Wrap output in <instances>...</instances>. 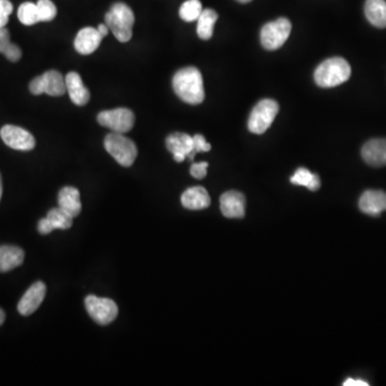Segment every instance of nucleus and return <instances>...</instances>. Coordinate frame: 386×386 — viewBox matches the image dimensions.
I'll use <instances>...</instances> for the list:
<instances>
[{"label":"nucleus","mask_w":386,"mask_h":386,"mask_svg":"<svg viewBox=\"0 0 386 386\" xmlns=\"http://www.w3.org/2000/svg\"><path fill=\"white\" fill-rule=\"evenodd\" d=\"M291 183L297 186H304L309 190L316 191L321 186V181L316 174L312 173L305 167H299L291 177Z\"/></svg>","instance_id":"5701e85b"},{"label":"nucleus","mask_w":386,"mask_h":386,"mask_svg":"<svg viewBox=\"0 0 386 386\" xmlns=\"http://www.w3.org/2000/svg\"><path fill=\"white\" fill-rule=\"evenodd\" d=\"M10 32L6 27L0 28V53H5L8 46L10 45Z\"/></svg>","instance_id":"473e14b6"},{"label":"nucleus","mask_w":386,"mask_h":386,"mask_svg":"<svg viewBox=\"0 0 386 386\" xmlns=\"http://www.w3.org/2000/svg\"><path fill=\"white\" fill-rule=\"evenodd\" d=\"M17 17H19V22L26 26H32V25L40 22L37 3H30V1L19 6Z\"/></svg>","instance_id":"393cba45"},{"label":"nucleus","mask_w":386,"mask_h":386,"mask_svg":"<svg viewBox=\"0 0 386 386\" xmlns=\"http://www.w3.org/2000/svg\"><path fill=\"white\" fill-rule=\"evenodd\" d=\"M104 148L121 165L129 167L138 157V148L131 139L123 133L112 132L104 139Z\"/></svg>","instance_id":"20e7f679"},{"label":"nucleus","mask_w":386,"mask_h":386,"mask_svg":"<svg viewBox=\"0 0 386 386\" xmlns=\"http://www.w3.org/2000/svg\"><path fill=\"white\" fill-rule=\"evenodd\" d=\"M37 7L40 22H51L57 15V8L51 0H39Z\"/></svg>","instance_id":"bb28decb"},{"label":"nucleus","mask_w":386,"mask_h":386,"mask_svg":"<svg viewBox=\"0 0 386 386\" xmlns=\"http://www.w3.org/2000/svg\"><path fill=\"white\" fill-rule=\"evenodd\" d=\"M193 139V150L192 157L194 158L199 152H207L212 150V145L206 142L205 138L202 134H196L192 136Z\"/></svg>","instance_id":"cd10ccee"},{"label":"nucleus","mask_w":386,"mask_h":386,"mask_svg":"<svg viewBox=\"0 0 386 386\" xmlns=\"http://www.w3.org/2000/svg\"><path fill=\"white\" fill-rule=\"evenodd\" d=\"M237 1L241 3H250V1H252V0H237Z\"/></svg>","instance_id":"58836bf2"},{"label":"nucleus","mask_w":386,"mask_h":386,"mask_svg":"<svg viewBox=\"0 0 386 386\" xmlns=\"http://www.w3.org/2000/svg\"><path fill=\"white\" fill-rule=\"evenodd\" d=\"M365 15L370 24L378 28L386 27V1L385 0H366Z\"/></svg>","instance_id":"412c9836"},{"label":"nucleus","mask_w":386,"mask_h":386,"mask_svg":"<svg viewBox=\"0 0 386 386\" xmlns=\"http://www.w3.org/2000/svg\"><path fill=\"white\" fill-rule=\"evenodd\" d=\"M181 204L187 210H204L210 205V196L205 188L200 186L192 187L183 193Z\"/></svg>","instance_id":"a211bd4d"},{"label":"nucleus","mask_w":386,"mask_h":386,"mask_svg":"<svg viewBox=\"0 0 386 386\" xmlns=\"http://www.w3.org/2000/svg\"><path fill=\"white\" fill-rule=\"evenodd\" d=\"M103 37L94 27H85L81 29L74 39V48L82 55H90L99 48Z\"/></svg>","instance_id":"4468645a"},{"label":"nucleus","mask_w":386,"mask_h":386,"mask_svg":"<svg viewBox=\"0 0 386 386\" xmlns=\"http://www.w3.org/2000/svg\"><path fill=\"white\" fill-rule=\"evenodd\" d=\"M172 83L174 92L183 102L196 105L204 101V83L198 68H183L175 73Z\"/></svg>","instance_id":"f257e3e1"},{"label":"nucleus","mask_w":386,"mask_h":386,"mask_svg":"<svg viewBox=\"0 0 386 386\" xmlns=\"http://www.w3.org/2000/svg\"><path fill=\"white\" fill-rule=\"evenodd\" d=\"M246 208V199L238 191H227L220 198V210L222 215L230 218H243Z\"/></svg>","instance_id":"f8f14e48"},{"label":"nucleus","mask_w":386,"mask_h":386,"mask_svg":"<svg viewBox=\"0 0 386 386\" xmlns=\"http://www.w3.org/2000/svg\"><path fill=\"white\" fill-rule=\"evenodd\" d=\"M207 162H199L191 165L190 174L194 179H203L207 174Z\"/></svg>","instance_id":"c756f323"},{"label":"nucleus","mask_w":386,"mask_h":386,"mask_svg":"<svg viewBox=\"0 0 386 386\" xmlns=\"http://www.w3.org/2000/svg\"><path fill=\"white\" fill-rule=\"evenodd\" d=\"M25 254L23 249L17 246L0 247V273H7L22 265Z\"/></svg>","instance_id":"6ab92c4d"},{"label":"nucleus","mask_w":386,"mask_h":386,"mask_svg":"<svg viewBox=\"0 0 386 386\" xmlns=\"http://www.w3.org/2000/svg\"><path fill=\"white\" fill-rule=\"evenodd\" d=\"M43 92L52 96H63L67 92L65 77L59 71L48 70L42 74Z\"/></svg>","instance_id":"aec40b11"},{"label":"nucleus","mask_w":386,"mask_h":386,"mask_svg":"<svg viewBox=\"0 0 386 386\" xmlns=\"http://www.w3.org/2000/svg\"><path fill=\"white\" fill-rule=\"evenodd\" d=\"M3 196V181H1V175H0V200Z\"/></svg>","instance_id":"4c0bfd02"},{"label":"nucleus","mask_w":386,"mask_h":386,"mask_svg":"<svg viewBox=\"0 0 386 386\" xmlns=\"http://www.w3.org/2000/svg\"><path fill=\"white\" fill-rule=\"evenodd\" d=\"M218 14L215 10H203L198 19V27L196 32L202 40H210L214 32V27L217 22Z\"/></svg>","instance_id":"4be33fe9"},{"label":"nucleus","mask_w":386,"mask_h":386,"mask_svg":"<svg viewBox=\"0 0 386 386\" xmlns=\"http://www.w3.org/2000/svg\"><path fill=\"white\" fill-rule=\"evenodd\" d=\"M292 30V24L285 17L264 25L261 30V43L268 51H275L287 41Z\"/></svg>","instance_id":"423d86ee"},{"label":"nucleus","mask_w":386,"mask_h":386,"mask_svg":"<svg viewBox=\"0 0 386 386\" xmlns=\"http://www.w3.org/2000/svg\"><path fill=\"white\" fill-rule=\"evenodd\" d=\"M0 136L3 139V143L12 150L28 152L34 150L36 146L34 135L17 125H3L0 130Z\"/></svg>","instance_id":"1a4fd4ad"},{"label":"nucleus","mask_w":386,"mask_h":386,"mask_svg":"<svg viewBox=\"0 0 386 386\" xmlns=\"http://www.w3.org/2000/svg\"><path fill=\"white\" fill-rule=\"evenodd\" d=\"M13 12V5L10 0H0V28L7 26L9 17Z\"/></svg>","instance_id":"c85d7f7f"},{"label":"nucleus","mask_w":386,"mask_h":386,"mask_svg":"<svg viewBox=\"0 0 386 386\" xmlns=\"http://www.w3.org/2000/svg\"><path fill=\"white\" fill-rule=\"evenodd\" d=\"M167 148L173 154L174 160L183 162L186 158L192 161L193 139L187 133L174 132L165 141Z\"/></svg>","instance_id":"9d476101"},{"label":"nucleus","mask_w":386,"mask_h":386,"mask_svg":"<svg viewBox=\"0 0 386 386\" xmlns=\"http://www.w3.org/2000/svg\"><path fill=\"white\" fill-rule=\"evenodd\" d=\"M134 13L128 5L116 3L105 14V24L121 43L130 41L134 25Z\"/></svg>","instance_id":"7ed1b4c3"},{"label":"nucleus","mask_w":386,"mask_h":386,"mask_svg":"<svg viewBox=\"0 0 386 386\" xmlns=\"http://www.w3.org/2000/svg\"><path fill=\"white\" fill-rule=\"evenodd\" d=\"M67 92L75 105L83 106L90 99V90L83 83L82 77L77 72H69L65 77Z\"/></svg>","instance_id":"dca6fc26"},{"label":"nucleus","mask_w":386,"mask_h":386,"mask_svg":"<svg viewBox=\"0 0 386 386\" xmlns=\"http://www.w3.org/2000/svg\"><path fill=\"white\" fill-rule=\"evenodd\" d=\"M3 55L6 56L8 61H12V63H17L21 59L22 57V51H21V48L17 45V44L10 43V45L8 46L7 50H6L5 53Z\"/></svg>","instance_id":"7c9ffc66"},{"label":"nucleus","mask_w":386,"mask_h":386,"mask_svg":"<svg viewBox=\"0 0 386 386\" xmlns=\"http://www.w3.org/2000/svg\"><path fill=\"white\" fill-rule=\"evenodd\" d=\"M278 112L279 104L275 100H261L249 116V131L256 134H263L275 121Z\"/></svg>","instance_id":"39448f33"},{"label":"nucleus","mask_w":386,"mask_h":386,"mask_svg":"<svg viewBox=\"0 0 386 386\" xmlns=\"http://www.w3.org/2000/svg\"><path fill=\"white\" fill-rule=\"evenodd\" d=\"M96 29H98V32H100V34H101L103 38L108 36L110 32V28L106 24H100L99 26L96 27Z\"/></svg>","instance_id":"c9c22d12"},{"label":"nucleus","mask_w":386,"mask_h":386,"mask_svg":"<svg viewBox=\"0 0 386 386\" xmlns=\"http://www.w3.org/2000/svg\"><path fill=\"white\" fill-rule=\"evenodd\" d=\"M55 230H68L72 227L73 217L61 207L53 208L46 216Z\"/></svg>","instance_id":"b1692460"},{"label":"nucleus","mask_w":386,"mask_h":386,"mask_svg":"<svg viewBox=\"0 0 386 386\" xmlns=\"http://www.w3.org/2000/svg\"><path fill=\"white\" fill-rule=\"evenodd\" d=\"M96 121L102 127L111 129L113 132L127 133L133 128L135 116L131 110L125 108L106 110L98 114Z\"/></svg>","instance_id":"0eeeda50"},{"label":"nucleus","mask_w":386,"mask_h":386,"mask_svg":"<svg viewBox=\"0 0 386 386\" xmlns=\"http://www.w3.org/2000/svg\"><path fill=\"white\" fill-rule=\"evenodd\" d=\"M350 77V65L341 57L326 59L318 65L314 72V81L322 88H332L343 84Z\"/></svg>","instance_id":"f03ea898"},{"label":"nucleus","mask_w":386,"mask_h":386,"mask_svg":"<svg viewBox=\"0 0 386 386\" xmlns=\"http://www.w3.org/2000/svg\"><path fill=\"white\" fill-rule=\"evenodd\" d=\"M54 227L52 225L51 221L48 218H43L40 220L38 223V231L40 234L46 235L50 234L54 231Z\"/></svg>","instance_id":"72a5a7b5"},{"label":"nucleus","mask_w":386,"mask_h":386,"mask_svg":"<svg viewBox=\"0 0 386 386\" xmlns=\"http://www.w3.org/2000/svg\"><path fill=\"white\" fill-rule=\"evenodd\" d=\"M345 386H368L369 383L363 381V380L347 379L343 382Z\"/></svg>","instance_id":"f704fd0d"},{"label":"nucleus","mask_w":386,"mask_h":386,"mask_svg":"<svg viewBox=\"0 0 386 386\" xmlns=\"http://www.w3.org/2000/svg\"><path fill=\"white\" fill-rule=\"evenodd\" d=\"M85 307L90 318L100 325H108L117 318L119 307L110 298H100L88 295L85 299Z\"/></svg>","instance_id":"6e6552de"},{"label":"nucleus","mask_w":386,"mask_h":386,"mask_svg":"<svg viewBox=\"0 0 386 386\" xmlns=\"http://www.w3.org/2000/svg\"><path fill=\"white\" fill-rule=\"evenodd\" d=\"M6 320V314L3 309L0 308V326L3 325Z\"/></svg>","instance_id":"e433bc0d"},{"label":"nucleus","mask_w":386,"mask_h":386,"mask_svg":"<svg viewBox=\"0 0 386 386\" xmlns=\"http://www.w3.org/2000/svg\"><path fill=\"white\" fill-rule=\"evenodd\" d=\"M202 11L203 7L200 0H187L179 9V17L185 22H194L198 21Z\"/></svg>","instance_id":"a878e982"},{"label":"nucleus","mask_w":386,"mask_h":386,"mask_svg":"<svg viewBox=\"0 0 386 386\" xmlns=\"http://www.w3.org/2000/svg\"><path fill=\"white\" fill-rule=\"evenodd\" d=\"M362 157L372 167H381L386 165V139H372L362 148Z\"/></svg>","instance_id":"2eb2a0df"},{"label":"nucleus","mask_w":386,"mask_h":386,"mask_svg":"<svg viewBox=\"0 0 386 386\" xmlns=\"http://www.w3.org/2000/svg\"><path fill=\"white\" fill-rule=\"evenodd\" d=\"M29 90L34 96L44 94L43 92V82H42V75L40 77H34V80L29 84Z\"/></svg>","instance_id":"2f4dec72"},{"label":"nucleus","mask_w":386,"mask_h":386,"mask_svg":"<svg viewBox=\"0 0 386 386\" xmlns=\"http://www.w3.org/2000/svg\"><path fill=\"white\" fill-rule=\"evenodd\" d=\"M360 212L372 217H379L386 210V192L381 190H367L358 202Z\"/></svg>","instance_id":"ddd939ff"},{"label":"nucleus","mask_w":386,"mask_h":386,"mask_svg":"<svg viewBox=\"0 0 386 386\" xmlns=\"http://www.w3.org/2000/svg\"><path fill=\"white\" fill-rule=\"evenodd\" d=\"M58 207L70 214L73 218L80 215L82 210L80 191L74 187H65L58 193Z\"/></svg>","instance_id":"f3484780"},{"label":"nucleus","mask_w":386,"mask_h":386,"mask_svg":"<svg viewBox=\"0 0 386 386\" xmlns=\"http://www.w3.org/2000/svg\"><path fill=\"white\" fill-rule=\"evenodd\" d=\"M46 294V287L42 281L34 283L27 290L17 305V310L22 316H30L43 302Z\"/></svg>","instance_id":"9b49d317"}]
</instances>
